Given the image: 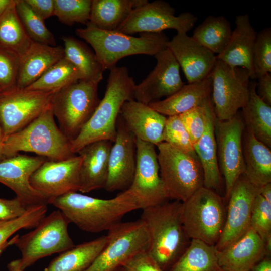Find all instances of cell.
I'll return each mask as SVG.
<instances>
[{"label":"cell","mask_w":271,"mask_h":271,"mask_svg":"<svg viewBox=\"0 0 271 271\" xmlns=\"http://www.w3.org/2000/svg\"><path fill=\"white\" fill-rule=\"evenodd\" d=\"M50 204L61 211L69 223L92 233L108 231L127 214L139 209L127 189L107 199L70 192L55 198Z\"/></svg>","instance_id":"cell-1"},{"label":"cell","mask_w":271,"mask_h":271,"mask_svg":"<svg viewBox=\"0 0 271 271\" xmlns=\"http://www.w3.org/2000/svg\"><path fill=\"white\" fill-rule=\"evenodd\" d=\"M181 202L169 200L142 210L140 219L149 236L148 252L163 271H167L188 247L191 239L181 219Z\"/></svg>","instance_id":"cell-2"},{"label":"cell","mask_w":271,"mask_h":271,"mask_svg":"<svg viewBox=\"0 0 271 271\" xmlns=\"http://www.w3.org/2000/svg\"><path fill=\"white\" fill-rule=\"evenodd\" d=\"M136 85L126 67L115 66L110 69L103 99L77 137L71 142L74 154L94 142L107 140L114 142L121 107L125 102L134 99Z\"/></svg>","instance_id":"cell-3"},{"label":"cell","mask_w":271,"mask_h":271,"mask_svg":"<svg viewBox=\"0 0 271 271\" xmlns=\"http://www.w3.org/2000/svg\"><path fill=\"white\" fill-rule=\"evenodd\" d=\"M20 151L34 153L55 161L75 155L71 151V141L56 124L51 102L28 125L5 138V158L15 156Z\"/></svg>","instance_id":"cell-4"},{"label":"cell","mask_w":271,"mask_h":271,"mask_svg":"<svg viewBox=\"0 0 271 271\" xmlns=\"http://www.w3.org/2000/svg\"><path fill=\"white\" fill-rule=\"evenodd\" d=\"M84 28L76 30V35L89 43L104 69L116 66L122 58L133 55L155 56L167 48L169 40L163 33H143L138 37L120 32L98 29L89 22Z\"/></svg>","instance_id":"cell-5"},{"label":"cell","mask_w":271,"mask_h":271,"mask_svg":"<svg viewBox=\"0 0 271 271\" xmlns=\"http://www.w3.org/2000/svg\"><path fill=\"white\" fill-rule=\"evenodd\" d=\"M226 213L220 195L204 186L181 202V219L188 237L211 245L215 246L220 237Z\"/></svg>","instance_id":"cell-6"},{"label":"cell","mask_w":271,"mask_h":271,"mask_svg":"<svg viewBox=\"0 0 271 271\" xmlns=\"http://www.w3.org/2000/svg\"><path fill=\"white\" fill-rule=\"evenodd\" d=\"M156 146L160 175L169 199L183 202L204 186L198 159L164 142Z\"/></svg>","instance_id":"cell-7"},{"label":"cell","mask_w":271,"mask_h":271,"mask_svg":"<svg viewBox=\"0 0 271 271\" xmlns=\"http://www.w3.org/2000/svg\"><path fill=\"white\" fill-rule=\"evenodd\" d=\"M98 83L78 80L55 91L51 104L60 129L71 141L90 119L100 100Z\"/></svg>","instance_id":"cell-8"},{"label":"cell","mask_w":271,"mask_h":271,"mask_svg":"<svg viewBox=\"0 0 271 271\" xmlns=\"http://www.w3.org/2000/svg\"><path fill=\"white\" fill-rule=\"evenodd\" d=\"M69 223L58 209L46 215L33 230L18 236L14 245L21 253V269L24 270L42 258L74 246L68 233Z\"/></svg>","instance_id":"cell-9"},{"label":"cell","mask_w":271,"mask_h":271,"mask_svg":"<svg viewBox=\"0 0 271 271\" xmlns=\"http://www.w3.org/2000/svg\"><path fill=\"white\" fill-rule=\"evenodd\" d=\"M210 75L212 80L211 100L215 117L222 121L230 119L248 100L250 74L243 68L231 67L217 59Z\"/></svg>","instance_id":"cell-10"},{"label":"cell","mask_w":271,"mask_h":271,"mask_svg":"<svg viewBox=\"0 0 271 271\" xmlns=\"http://www.w3.org/2000/svg\"><path fill=\"white\" fill-rule=\"evenodd\" d=\"M107 235V244L85 271H115L149 247L148 232L140 219L121 222L108 230Z\"/></svg>","instance_id":"cell-11"},{"label":"cell","mask_w":271,"mask_h":271,"mask_svg":"<svg viewBox=\"0 0 271 271\" xmlns=\"http://www.w3.org/2000/svg\"><path fill=\"white\" fill-rule=\"evenodd\" d=\"M175 13V9L165 1L148 2L133 9L116 31L130 35L136 33H160L169 29L175 30L177 33H187L197 20L190 12L177 16Z\"/></svg>","instance_id":"cell-12"},{"label":"cell","mask_w":271,"mask_h":271,"mask_svg":"<svg viewBox=\"0 0 271 271\" xmlns=\"http://www.w3.org/2000/svg\"><path fill=\"white\" fill-rule=\"evenodd\" d=\"M214 128L218 163L224 178L225 198L228 200L234 185L244 171L242 137L245 126L238 112L229 120L215 118Z\"/></svg>","instance_id":"cell-13"},{"label":"cell","mask_w":271,"mask_h":271,"mask_svg":"<svg viewBox=\"0 0 271 271\" xmlns=\"http://www.w3.org/2000/svg\"><path fill=\"white\" fill-rule=\"evenodd\" d=\"M155 146L136 139V168L132 183L127 190L141 210L169 200L160 177Z\"/></svg>","instance_id":"cell-14"},{"label":"cell","mask_w":271,"mask_h":271,"mask_svg":"<svg viewBox=\"0 0 271 271\" xmlns=\"http://www.w3.org/2000/svg\"><path fill=\"white\" fill-rule=\"evenodd\" d=\"M55 92L19 89L0 92V123L5 137L18 131L36 119L51 102Z\"/></svg>","instance_id":"cell-15"},{"label":"cell","mask_w":271,"mask_h":271,"mask_svg":"<svg viewBox=\"0 0 271 271\" xmlns=\"http://www.w3.org/2000/svg\"><path fill=\"white\" fill-rule=\"evenodd\" d=\"M82 157L78 155L62 161L47 160L31 176L30 184L48 200L79 190V170Z\"/></svg>","instance_id":"cell-16"},{"label":"cell","mask_w":271,"mask_h":271,"mask_svg":"<svg viewBox=\"0 0 271 271\" xmlns=\"http://www.w3.org/2000/svg\"><path fill=\"white\" fill-rule=\"evenodd\" d=\"M259 189L244 174L235 183L228 199L224 227L215 246L218 251L237 240L251 228L252 208Z\"/></svg>","instance_id":"cell-17"},{"label":"cell","mask_w":271,"mask_h":271,"mask_svg":"<svg viewBox=\"0 0 271 271\" xmlns=\"http://www.w3.org/2000/svg\"><path fill=\"white\" fill-rule=\"evenodd\" d=\"M137 164L136 138L120 115L116 123V136L108 159V174L105 189L124 191L131 185Z\"/></svg>","instance_id":"cell-18"},{"label":"cell","mask_w":271,"mask_h":271,"mask_svg":"<svg viewBox=\"0 0 271 271\" xmlns=\"http://www.w3.org/2000/svg\"><path fill=\"white\" fill-rule=\"evenodd\" d=\"M154 69L134 88L133 99L148 105L178 91L184 85L180 66L171 52L166 48L155 56Z\"/></svg>","instance_id":"cell-19"},{"label":"cell","mask_w":271,"mask_h":271,"mask_svg":"<svg viewBox=\"0 0 271 271\" xmlns=\"http://www.w3.org/2000/svg\"><path fill=\"white\" fill-rule=\"evenodd\" d=\"M47 159L41 156L17 154L0 161V183L12 189L27 207L48 204L47 199L30 184L32 174Z\"/></svg>","instance_id":"cell-20"},{"label":"cell","mask_w":271,"mask_h":271,"mask_svg":"<svg viewBox=\"0 0 271 271\" xmlns=\"http://www.w3.org/2000/svg\"><path fill=\"white\" fill-rule=\"evenodd\" d=\"M167 48L182 68L188 83L207 77L217 60L216 55L187 33H177L169 41Z\"/></svg>","instance_id":"cell-21"},{"label":"cell","mask_w":271,"mask_h":271,"mask_svg":"<svg viewBox=\"0 0 271 271\" xmlns=\"http://www.w3.org/2000/svg\"><path fill=\"white\" fill-rule=\"evenodd\" d=\"M112 142L90 143L77 154L82 157L79 170V190L83 193L105 189L108 174V159Z\"/></svg>","instance_id":"cell-22"},{"label":"cell","mask_w":271,"mask_h":271,"mask_svg":"<svg viewBox=\"0 0 271 271\" xmlns=\"http://www.w3.org/2000/svg\"><path fill=\"white\" fill-rule=\"evenodd\" d=\"M119 115L136 139L155 146L163 142L167 117L134 99L124 102Z\"/></svg>","instance_id":"cell-23"},{"label":"cell","mask_w":271,"mask_h":271,"mask_svg":"<svg viewBox=\"0 0 271 271\" xmlns=\"http://www.w3.org/2000/svg\"><path fill=\"white\" fill-rule=\"evenodd\" d=\"M265 256L268 255L265 243L251 228L237 240L217 250L219 266L226 271H250Z\"/></svg>","instance_id":"cell-24"},{"label":"cell","mask_w":271,"mask_h":271,"mask_svg":"<svg viewBox=\"0 0 271 271\" xmlns=\"http://www.w3.org/2000/svg\"><path fill=\"white\" fill-rule=\"evenodd\" d=\"M235 23L226 48L216 58L231 67L246 69L251 79H255L252 53L257 33L247 14L236 16Z\"/></svg>","instance_id":"cell-25"},{"label":"cell","mask_w":271,"mask_h":271,"mask_svg":"<svg viewBox=\"0 0 271 271\" xmlns=\"http://www.w3.org/2000/svg\"><path fill=\"white\" fill-rule=\"evenodd\" d=\"M212 84V78L209 74L201 80L184 84L170 96L148 105L165 116L181 114L201 105L211 97Z\"/></svg>","instance_id":"cell-26"},{"label":"cell","mask_w":271,"mask_h":271,"mask_svg":"<svg viewBox=\"0 0 271 271\" xmlns=\"http://www.w3.org/2000/svg\"><path fill=\"white\" fill-rule=\"evenodd\" d=\"M64 57L62 46L33 41L27 52L20 58L17 88H26Z\"/></svg>","instance_id":"cell-27"},{"label":"cell","mask_w":271,"mask_h":271,"mask_svg":"<svg viewBox=\"0 0 271 271\" xmlns=\"http://www.w3.org/2000/svg\"><path fill=\"white\" fill-rule=\"evenodd\" d=\"M244 175L257 188L271 183V151L244 129L242 137Z\"/></svg>","instance_id":"cell-28"},{"label":"cell","mask_w":271,"mask_h":271,"mask_svg":"<svg viewBox=\"0 0 271 271\" xmlns=\"http://www.w3.org/2000/svg\"><path fill=\"white\" fill-rule=\"evenodd\" d=\"M215 118L213 108L209 113L205 131L194 145V148L202 167L204 187L218 193L221 186V176L217 155Z\"/></svg>","instance_id":"cell-29"},{"label":"cell","mask_w":271,"mask_h":271,"mask_svg":"<svg viewBox=\"0 0 271 271\" xmlns=\"http://www.w3.org/2000/svg\"><path fill=\"white\" fill-rule=\"evenodd\" d=\"M241 115L245 129L270 149L271 106L258 95L255 81L250 82L249 99Z\"/></svg>","instance_id":"cell-30"},{"label":"cell","mask_w":271,"mask_h":271,"mask_svg":"<svg viewBox=\"0 0 271 271\" xmlns=\"http://www.w3.org/2000/svg\"><path fill=\"white\" fill-rule=\"evenodd\" d=\"M107 235L83 242L64 251L42 271H85L106 246Z\"/></svg>","instance_id":"cell-31"},{"label":"cell","mask_w":271,"mask_h":271,"mask_svg":"<svg viewBox=\"0 0 271 271\" xmlns=\"http://www.w3.org/2000/svg\"><path fill=\"white\" fill-rule=\"evenodd\" d=\"M148 2L147 0H92L89 22L100 29L116 30L133 9Z\"/></svg>","instance_id":"cell-32"},{"label":"cell","mask_w":271,"mask_h":271,"mask_svg":"<svg viewBox=\"0 0 271 271\" xmlns=\"http://www.w3.org/2000/svg\"><path fill=\"white\" fill-rule=\"evenodd\" d=\"M32 42L17 14L15 1L12 0L0 18V47L21 58Z\"/></svg>","instance_id":"cell-33"},{"label":"cell","mask_w":271,"mask_h":271,"mask_svg":"<svg viewBox=\"0 0 271 271\" xmlns=\"http://www.w3.org/2000/svg\"><path fill=\"white\" fill-rule=\"evenodd\" d=\"M214 245L191 239L188 247L167 271H221Z\"/></svg>","instance_id":"cell-34"},{"label":"cell","mask_w":271,"mask_h":271,"mask_svg":"<svg viewBox=\"0 0 271 271\" xmlns=\"http://www.w3.org/2000/svg\"><path fill=\"white\" fill-rule=\"evenodd\" d=\"M64 56L80 71L84 80L99 83L105 70L95 53L84 43L72 36L63 37Z\"/></svg>","instance_id":"cell-35"},{"label":"cell","mask_w":271,"mask_h":271,"mask_svg":"<svg viewBox=\"0 0 271 271\" xmlns=\"http://www.w3.org/2000/svg\"><path fill=\"white\" fill-rule=\"evenodd\" d=\"M232 32L230 23L225 17L209 16L194 29L191 37L218 55L226 48Z\"/></svg>","instance_id":"cell-36"},{"label":"cell","mask_w":271,"mask_h":271,"mask_svg":"<svg viewBox=\"0 0 271 271\" xmlns=\"http://www.w3.org/2000/svg\"><path fill=\"white\" fill-rule=\"evenodd\" d=\"M79 70L65 56L52 66L38 80L25 89L55 92L82 80Z\"/></svg>","instance_id":"cell-37"},{"label":"cell","mask_w":271,"mask_h":271,"mask_svg":"<svg viewBox=\"0 0 271 271\" xmlns=\"http://www.w3.org/2000/svg\"><path fill=\"white\" fill-rule=\"evenodd\" d=\"M19 18L29 37L35 42L56 46L53 33L47 28L44 21L38 16L25 0H15Z\"/></svg>","instance_id":"cell-38"},{"label":"cell","mask_w":271,"mask_h":271,"mask_svg":"<svg viewBox=\"0 0 271 271\" xmlns=\"http://www.w3.org/2000/svg\"><path fill=\"white\" fill-rule=\"evenodd\" d=\"M47 210V204L34 205L28 207L20 217L9 221H0V248L19 230L35 228L46 216Z\"/></svg>","instance_id":"cell-39"},{"label":"cell","mask_w":271,"mask_h":271,"mask_svg":"<svg viewBox=\"0 0 271 271\" xmlns=\"http://www.w3.org/2000/svg\"><path fill=\"white\" fill-rule=\"evenodd\" d=\"M54 13L59 21L67 25L76 23L86 24L89 21L92 0H54Z\"/></svg>","instance_id":"cell-40"},{"label":"cell","mask_w":271,"mask_h":271,"mask_svg":"<svg viewBox=\"0 0 271 271\" xmlns=\"http://www.w3.org/2000/svg\"><path fill=\"white\" fill-rule=\"evenodd\" d=\"M162 139L163 142L199 160L179 115L167 117Z\"/></svg>","instance_id":"cell-41"},{"label":"cell","mask_w":271,"mask_h":271,"mask_svg":"<svg viewBox=\"0 0 271 271\" xmlns=\"http://www.w3.org/2000/svg\"><path fill=\"white\" fill-rule=\"evenodd\" d=\"M252 62L255 78L271 72V29L267 28L257 33Z\"/></svg>","instance_id":"cell-42"},{"label":"cell","mask_w":271,"mask_h":271,"mask_svg":"<svg viewBox=\"0 0 271 271\" xmlns=\"http://www.w3.org/2000/svg\"><path fill=\"white\" fill-rule=\"evenodd\" d=\"M213 108L210 97L201 105L179 115L193 146L203 134L209 113Z\"/></svg>","instance_id":"cell-43"},{"label":"cell","mask_w":271,"mask_h":271,"mask_svg":"<svg viewBox=\"0 0 271 271\" xmlns=\"http://www.w3.org/2000/svg\"><path fill=\"white\" fill-rule=\"evenodd\" d=\"M250 227L264 243L271 238V204L266 201L259 193L253 202Z\"/></svg>","instance_id":"cell-44"},{"label":"cell","mask_w":271,"mask_h":271,"mask_svg":"<svg viewBox=\"0 0 271 271\" xmlns=\"http://www.w3.org/2000/svg\"><path fill=\"white\" fill-rule=\"evenodd\" d=\"M20 58L0 47V88L1 92L17 87Z\"/></svg>","instance_id":"cell-45"},{"label":"cell","mask_w":271,"mask_h":271,"mask_svg":"<svg viewBox=\"0 0 271 271\" xmlns=\"http://www.w3.org/2000/svg\"><path fill=\"white\" fill-rule=\"evenodd\" d=\"M122 267L125 271H163L147 250L133 256Z\"/></svg>","instance_id":"cell-46"},{"label":"cell","mask_w":271,"mask_h":271,"mask_svg":"<svg viewBox=\"0 0 271 271\" xmlns=\"http://www.w3.org/2000/svg\"><path fill=\"white\" fill-rule=\"evenodd\" d=\"M28 208L16 197L12 199L0 198V221H9L20 217Z\"/></svg>","instance_id":"cell-47"},{"label":"cell","mask_w":271,"mask_h":271,"mask_svg":"<svg viewBox=\"0 0 271 271\" xmlns=\"http://www.w3.org/2000/svg\"><path fill=\"white\" fill-rule=\"evenodd\" d=\"M32 11L43 21L54 16V0H25Z\"/></svg>","instance_id":"cell-48"},{"label":"cell","mask_w":271,"mask_h":271,"mask_svg":"<svg viewBox=\"0 0 271 271\" xmlns=\"http://www.w3.org/2000/svg\"><path fill=\"white\" fill-rule=\"evenodd\" d=\"M258 79L257 93L266 104L271 106V74H266Z\"/></svg>","instance_id":"cell-49"},{"label":"cell","mask_w":271,"mask_h":271,"mask_svg":"<svg viewBox=\"0 0 271 271\" xmlns=\"http://www.w3.org/2000/svg\"><path fill=\"white\" fill-rule=\"evenodd\" d=\"M250 271H271L270 256H265L258 262Z\"/></svg>","instance_id":"cell-50"},{"label":"cell","mask_w":271,"mask_h":271,"mask_svg":"<svg viewBox=\"0 0 271 271\" xmlns=\"http://www.w3.org/2000/svg\"><path fill=\"white\" fill-rule=\"evenodd\" d=\"M259 193L271 204V183L265 184L259 189Z\"/></svg>","instance_id":"cell-51"},{"label":"cell","mask_w":271,"mask_h":271,"mask_svg":"<svg viewBox=\"0 0 271 271\" xmlns=\"http://www.w3.org/2000/svg\"><path fill=\"white\" fill-rule=\"evenodd\" d=\"M9 271H24L21 268L20 258L11 261L7 265Z\"/></svg>","instance_id":"cell-52"},{"label":"cell","mask_w":271,"mask_h":271,"mask_svg":"<svg viewBox=\"0 0 271 271\" xmlns=\"http://www.w3.org/2000/svg\"><path fill=\"white\" fill-rule=\"evenodd\" d=\"M5 138V134L0 123V161L5 158L3 154V144Z\"/></svg>","instance_id":"cell-53"},{"label":"cell","mask_w":271,"mask_h":271,"mask_svg":"<svg viewBox=\"0 0 271 271\" xmlns=\"http://www.w3.org/2000/svg\"><path fill=\"white\" fill-rule=\"evenodd\" d=\"M12 0H0V18L11 3Z\"/></svg>","instance_id":"cell-54"},{"label":"cell","mask_w":271,"mask_h":271,"mask_svg":"<svg viewBox=\"0 0 271 271\" xmlns=\"http://www.w3.org/2000/svg\"><path fill=\"white\" fill-rule=\"evenodd\" d=\"M19 235H16L0 248V257L4 251L9 246L15 244Z\"/></svg>","instance_id":"cell-55"},{"label":"cell","mask_w":271,"mask_h":271,"mask_svg":"<svg viewBox=\"0 0 271 271\" xmlns=\"http://www.w3.org/2000/svg\"><path fill=\"white\" fill-rule=\"evenodd\" d=\"M115 271H125V270L124 269V268L122 267H121L117 269Z\"/></svg>","instance_id":"cell-56"},{"label":"cell","mask_w":271,"mask_h":271,"mask_svg":"<svg viewBox=\"0 0 271 271\" xmlns=\"http://www.w3.org/2000/svg\"><path fill=\"white\" fill-rule=\"evenodd\" d=\"M221 271H226V270H223V269H221Z\"/></svg>","instance_id":"cell-57"},{"label":"cell","mask_w":271,"mask_h":271,"mask_svg":"<svg viewBox=\"0 0 271 271\" xmlns=\"http://www.w3.org/2000/svg\"><path fill=\"white\" fill-rule=\"evenodd\" d=\"M1 92V88H0V92Z\"/></svg>","instance_id":"cell-58"}]
</instances>
